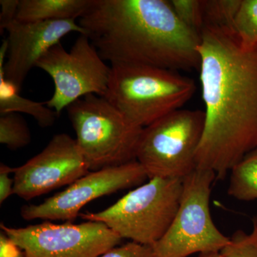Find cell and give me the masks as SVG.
I'll return each mask as SVG.
<instances>
[{
  "instance_id": "603a6c76",
  "label": "cell",
  "mask_w": 257,
  "mask_h": 257,
  "mask_svg": "<svg viewBox=\"0 0 257 257\" xmlns=\"http://www.w3.org/2000/svg\"><path fill=\"white\" fill-rule=\"evenodd\" d=\"M20 0H1L0 13V31L3 32L8 25L16 20Z\"/></svg>"
},
{
  "instance_id": "8fae6325",
  "label": "cell",
  "mask_w": 257,
  "mask_h": 257,
  "mask_svg": "<svg viewBox=\"0 0 257 257\" xmlns=\"http://www.w3.org/2000/svg\"><path fill=\"white\" fill-rule=\"evenodd\" d=\"M89 172L76 140L57 134L38 155L15 168L13 194L30 200L70 185Z\"/></svg>"
},
{
  "instance_id": "e0dca14e",
  "label": "cell",
  "mask_w": 257,
  "mask_h": 257,
  "mask_svg": "<svg viewBox=\"0 0 257 257\" xmlns=\"http://www.w3.org/2000/svg\"><path fill=\"white\" fill-rule=\"evenodd\" d=\"M31 133L25 120L17 113L0 116V143L11 150L28 146Z\"/></svg>"
},
{
  "instance_id": "52a82bcc",
  "label": "cell",
  "mask_w": 257,
  "mask_h": 257,
  "mask_svg": "<svg viewBox=\"0 0 257 257\" xmlns=\"http://www.w3.org/2000/svg\"><path fill=\"white\" fill-rule=\"evenodd\" d=\"M212 171L197 168L183 179L177 214L167 232L152 245L155 257H188L220 251L229 237L218 229L210 212Z\"/></svg>"
},
{
  "instance_id": "4fadbf2b",
  "label": "cell",
  "mask_w": 257,
  "mask_h": 257,
  "mask_svg": "<svg viewBox=\"0 0 257 257\" xmlns=\"http://www.w3.org/2000/svg\"><path fill=\"white\" fill-rule=\"evenodd\" d=\"M7 51L8 43L5 40L0 48V114L24 113L32 116L41 127L52 126L60 115L46 106L45 102H37L20 95V89L5 77L4 64Z\"/></svg>"
},
{
  "instance_id": "5bb4252c",
  "label": "cell",
  "mask_w": 257,
  "mask_h": 257,
  "mask_svg": "<svg viewBox=\"0 0 257 257\" xmlns=\"http://www.w3.org/2000/svg\"><path fill=\"white\" fill-rule=\"evenodd\" d=\"M91 0H20L16 20L20 23L77 20Z\"/></svg>"
},
{
  "instance_id": "d4e9b609",
  "label": "cell",
  "mask_w": 257,
  "mask_h": 257,
  "mask_svg": "<svg viewBox=\"0 0 257 257\" xmlns=\"http://www.w3.org/2000/svg\"><path fill=\"white\" fill-rule=\"evenodd\" d=\"M199 257H224L220 253V251H216V252H209L200 253Z\"/></svg>"
},
{
  "instance_id": "6da1fadb",
  "label": "cell",
  "mask_w": 257,
  "mask_h": 257,
  "mask_svg": "<svg viewBox=\"0 0 257 257\" xmlns=\"http://www.w3.org/2000/svg\"><path fill=\"white\" fill-rule=\"evenodd\" d=\"M198 52L205 109L197 168L223 179L257 149V47L243 48L229 27L205 26Z\"/></svg>"
},
{
  "instance_id": "cb8c5ba5",
  "label": "cell",
  "mask_w": 257,
  "mask_h": 257,
  "mask_svg": "<svg viewBox=\"0 0 257 257\" xmlns=\"http://www.w3.org/2000/svg\"><path fill=\"white\" fill-rule=\"evenodd\" d=\"M0 257H28L4 231L0 232Z\"/></svg>"
},
{
  "instance_id": "44dd1931",
  "label": "cell",
  "mask_w": 257,
  "mask_h": 257,
  "mask_svg": "<svg viewBox=\"0 0 257 257\" xmlns=\"http://www.w3.org/2000/svg\"><path fill=\"white\" fill-rule=\"evenodd\" d=\"M99 257H155L151 246L130 241L111 248Z\"/></svg>"
},
{
  "instance_id": "ba28073f",
  "label": "cell",
  "mask_w": 257,
  "mask_h": 257,
  "mask_svg": "<svg viewBox=\"0 0 257 257\" xmlns=\"http://www.w3.org/2000/svg\"><path fill=\"white\" fill-rule=\"evenodd\" d=\"M36 67L47 72L55 85L46 106L60 115L72 103L89 94L107 92L111 67H108L87 35H79L71 50L59 43L38 61Z\"/></svg>"
},
{
  "instance_id": "7402d4cb",
  "label": "cell",
  "mask_w": 257,
  "mask_h": 257,
  "mask_svg": "<svg viewBox=\"0 0 257 257\" xmlns=\"http://www.w3.org/2000/svg\"><path fill=\"white\" fill-rule=\"evenodd\" d=\"M15 168L1 163L0 165V204L7 200L13 194L14 179L10 177L11 173H14Z\"/></svg>"
},
{
  "instance_id": "30bf717a",
  "label": "cell",
  "mask_w": 257,
  "mask_h": 257,
  "mask_svg": "<svg viewBox=\"0 0 257 257\" xmlns=\"http://www.w3.org/2000/svg\"><path fill=\"white\" fill-rule=\"evenodd\" d=\"M147 178L143 166L136 160L92 171L43 202L23 206L20 214L27 221L42 219L72 222L80 214L81 209L92 201L140 185Z\"/></svg>"
},
{
  "instance_id": "277c9868",
  "label": "cell",
  "mask_w": 257,
  "mask_h": 257,
  "mask_svg": "<svg viewBox=\"0 0 257 257\" xmlns=\"http://www.w3.org/2000/svg\"><path fill=\"white\" fill-rule=\"evenodd\" d=\"M182 190L183 179H150L104 210L79 215L103 223L122 239L152 246L172 224Z\"/></svg>"
},
{
  "instance_id": "484cf974",
  "label": "cell",
  "mask_w": 257,
  "mask_h": 257,
  "mask_svg": "<svg viewBox=\"0 0 257 257\" xmlns=\"http://www.w3.org/2000/svg\"><path fill=\"white\" fill-rule=\"evenodd\" d=\"M252 222H253V231H256V232L257 233V214H256V215H255L254 216H253Z\"/></svg>"
},
{
  "instance_id": "5b68a950",
  "label": "cell",
  "mask_w": 257,
  "mask_h": 257,
  "mask_svg": "<svg viewBox=\"0 0 257 257\" xmlns=\"http://www.w3.org/2000/svg\"><path fill=\"white\" fill-rule=\"evenodd\" d=\"M76 141L89 170L133 162L143 128L135 126L103 96L89 94L67 108Z\"/></svg>"
},
{
  "instance_id": "ffe728a7",
  "label": "cell",
  "mask_w": 257,
  "mask_h": 257,
  "mask_svg": "<svg viewBox=\"0 0 257 257\" xmlns=\"http://www.w3.org/2000/svg\"><path fill=\"white\" fill-rule=\"evenodd\" d=\"M220 253L224 257H257V233L253 230L249 234L241 230L235 231Z\"/></svg>"
},
{
  "instance_id": "3957f363",
  "label": "cell",
  "mask_w": 257,
  "mask_h": 257,
  "mask_svg": "<svg viewBox=\"0 0 257 257\" xmlns=\"http://www.w3.org/2000/svg\"><path fill=\"white\" fill-rule=\"evenodd\" d=\"M195 82L176 71L142 65H111L104 96L135 126L145 128L182 106Z\"/></svg>"
},
{
  "instance_id": "d6986e66",
  "label": "cell",
  "mask_w": 257,
  "mask_h": 257,
  "mask_svg": "<svg viewBox=\"0 0 257 257\" xmlns=\"http://www.w3.org/2000/svg\"><path fill=\"white\" fill-rule=\"evenodd\" d=\"M170 3L179 20L186 26L200 35L204 28L203 1L172 0Z\"/></svg>"
},
{
  "instance_id": "2e32d148",
  "label": "cell",
  "mask_w": 257,
  "mask_h": 257,
  "mask_svg": "<svg viewBox=\"0 0 257 257\" xmlns=\"http://www.w3.org/2000/svg\"><path fill=\"white\" fill-rule=\"evenodd\" d=\"M232 29L243 48L257 47V0H241Z\"/></svg>"
},
{
  "instance_id": "9a60e30c",
  "label": "cell",
  "mask_w": 257,
  "mask_h": 257,
  "mask_svg": "<svg viewBox=\"0 0 257 257\" xmlns=\"http://www.w3.org/2000/svg\"><path fill=\"white\" fill-rule=\"evenodd\" d=\"M227 193L237 200H256L257 149L231 169Z\"/></svg>"
},
{
  "instance_id": "9c48e42d",
  "label": "cell",
  "mask_w": 257,
  "mask_h": 257,
  "mask_svg": "<svg viewBox=\"0 0 257 257\" xmlns=\"http://www.w3.org/2000/svg\"><path fill=\"white\" fill-rule=\"evenodd\" d=\"M0 226L28 257H99L122 240L97 221L57 224L47 221L18 228L1 223Z\"/></svg>"
},
{
  "instance_id": "ac0fdd59",
  "label": "cell",
  "mask_w": 257,
  "mask_h": 257,
  "mask_svg": "<svg viewBox=\"0 0 257 257\" xmlns=\"http://www.w3.org/2000/svg\"><path fill=\"white\" fill-rule=\"evenodd\" d=\"M240 4L241 0L203 1L204 28L205 26H221L232 28L235 15Z\"/></svg>"
},
{
  "instance_id": "8992f818",
  "label": "cell",
  "mask_w": 257,
  "mask_h": 257,
  "mask_svg": "<svg viewBox=\"0 0 257 257\" xmlns=\"http://www.w3.org/2000/svg\"><path fill=\"white\" fill-rule=\"evenodd\" d=\"M204 112L181 109L143 128L135 160L148 179H184L197 169Z\"/></svg>"
},
{
  "instance_id": "7a4b0ae2",
  "label": "cell",
  "mask_w": 257,
  "mask_h": 257,
  "mask_svg": "<svg viewBox=\"0 0 257 257\" xmlns=\"http://www.w3.org/2000/svg\"><path fill=\"white\" fill-rule=\"evenodd\" d=\"M79 25L111 65L199 68L200 35L167 0H91Z\"/></svg>"
},
{
  "instance_id": "7c38bea8",
  "label": "cell",
  "mask_w": 257,
  "mask_h": 257,
  "mask_svg": "<svg viewBox=\"0 0 257 257\" xmlns=\"http://www.w3.org/2000/svg\"><path fill=\"white\" fill-rule=\"evenodd\" d=\"M8 32L5 77L21 91L29 72L52 47L72 32L87 35L75 20L20 23L16 20L5 28Z\"/></svg>"
}]
</instances>
